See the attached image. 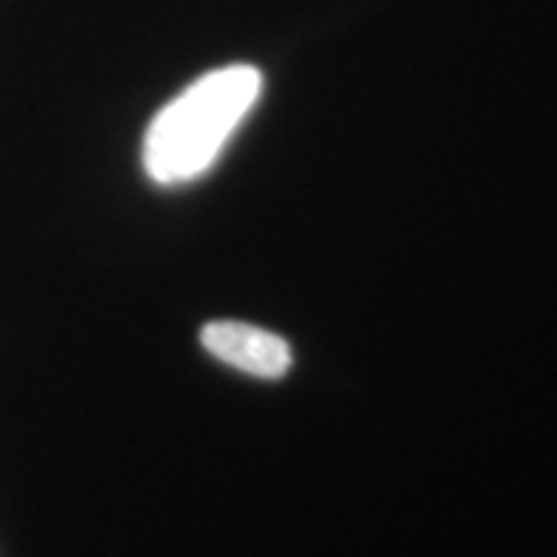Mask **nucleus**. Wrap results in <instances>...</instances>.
<instances>
[{
  "mask_svg": "<svg viewBox=\"0 0 557 557\" xmlns=\"http://www.w3.org/2000/svg\"><path fill=\"white\" fill-rule=\"evenodd\" d=\"M263 90L260 69L223 65L196 78L152 119L143 137V168L152 183L180 186L201 177L255 109Z\"/></svg>",
  "mask_w": 557,
  "mask_h": 557,
  "instance_id": "f257e3e1",
  "label": "nucleus"
},
{
  "mask_svg": "<svg viewBox=\"0 0 557 557\" xmlns=\"http://www.w3.org/2000/svg\"><path fill=\"white\" fill-rule=\"evenodd\" d=\"M201 344L214 359L255 379H282L292 369L288 341L248 322H233V319L208 322L201 329Z\"/></svg>",
  "mask_w": 557,
  "mask_h": 557,
  "instance_id": "f03ea898",
  "label": "nucleus"
}]
</instances>
